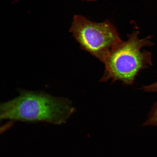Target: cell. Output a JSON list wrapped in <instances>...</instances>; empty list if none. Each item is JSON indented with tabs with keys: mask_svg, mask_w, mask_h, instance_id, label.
<instances>
[{
	"mask_svg": "<svg viewBox=\"0 0 157 157\" xmlns=\"http://www.w3.org/2000/svg\"><path fill=\"white\" fill-rule=\"evenodd\" d=\"M143 126H157V102L149 113L148 119L143 124Z\"/></svg>",
	"mask_w": 157,
	"mask_h": 157,
	"instance_id": "cell-4",
	"label": "cell"
},
{
	"mask_svg": "<svg viewBox=\"0 0 157 157\" xmlns=\"http://www.w3.org/2000/svg\"><path fill=\"white\" fill-rule=\"evenodd\" d=\"M70 31L82 50L103 63L121 40L117 29L109 21L94 22L81 15H75Z\"/></svg>",
	"mask_w": 157,
	"mask_h": 157,
	"instance_id": "cell-3",
	"label": "cell"
},
{
	"mask_svg": "<svg viewBox=\"0 0 157 157\" xmlns=\"http://www.w3.org/2000/svg\"><path fill=\"white\" fill-rule=\"evenodd\" d=\"M14 99L1 104V120L46 122L60 125L67 122L75 109L70 100L44 92L21 90Z\"/></svg>",
	"mask_w": 157,
	"mask_h": 157,
	"instance_id": "cell-1",
	"label": "cell"
},
{
	"mask_svg": "<svg viewBox=\"0 0 157 157\" xmlns=\"http://www.w3.org/2000/svg\"><path fill=\"white\" fill-rule=\"evenodd\" d=\"M138 31L127 35L126 41L121 40L108 54L104 60L105 72L100 82H122L131 85L141 70L151 66L152 55L141 51L144 47L152 46L151 36L140 39Z\"/></svg>",
	"mask_w": 157,
	"mask_h": 157,
	"instance_id": "cell-2",
	"label": "cell"
},
{
	"mask_svg": "<svg viewBox=\"0 0 157 157\" xmlns=\"http://www.w3.org/2000/svg\"></svg>",
	"mask_w": 157,
	"mask_h": 157,
	"instance_id": "cell-6",
	"label": "cell"
},
{
	"mask_svg": "<svg viewBox=\"0 0 157 157\" xmlns=\"http://www.w3.org/2000/svg\"><path fill=\"white\" fill-rule=\"evenodd\" d=\"M142 89L145 92H157V81L150 85L143 86Z\"/></svg>",
	"mask_w": 157,
	"mask_h": 157,
	"instance_id": "cell-5",
	"label": "cell"
}]
</instances>
